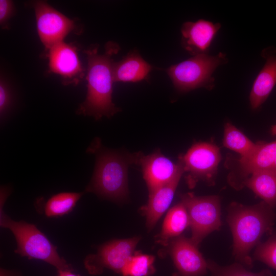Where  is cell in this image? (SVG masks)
<instances>
[{"label": "cell", "mask_w": 276, "mask_h": 276, "mask_svg": "<svg viewBox=\"0 0 276 276\" xmlns=\"http://www.w3.org/2000/svg\"><path fill=\"white\" fill-rule=\"evenodd\" d=\"M58 276H79L71 271V269L58 270Z\"/></svg>", "instance_id": "27"}, {"label": "cell", "mask_w": 276, "mask_h": 276, "mask_svg": "<svg viewBox=\"0 0 276 276\" xmlns=\"http://www.w3.org/2000/svg\"><path fill=\"white\" fill-rule=\"evenodd\" d=\"M270 131L272 135H276V124L271 127Z\"/></svg>", "instance_id": "29"}, {"label": "cell", "mask_w": 276, "mask_h": 276, "mask_svg": "<svg viewBox=\"0 0 276 276\" xmlns=\"http://www.w3.org/2000/svg\"><path fill=\"white\" fill-rule=\"evenodd\" d=\"M14 6L12 1L9 0L0 1V24L6 26L8 20L13 15Z\"/></svg>", "instance_id": "25"}, {"label": "cell", "mask_w": 276, "mask_h": 276, "mask_svg": "<svg viewBox=\"0 0 276 276\" xmlns=\"http://www.w3.org/2000/svg\"><path fill=\"white\" fill-rule=\"evenodd\" d=\"M185 173L183 166L169 182L160 187L149 195L147 204L143 210L146 219V225L151 229L169 207L180 178Z\"/></svg>", "instance_id": "16"}, {"label": "cell", "mask_w": 276, "mask_h": 276, "mask_svg": "<svg viewBox=\"0 0 276 276\" xmlns=\"http://www.w3.org/2000/svg\"><path fill=\"white\" fill-rule=\"evenodd\" d=\"M206 261L208 269L211 272V276H273L268 269L254 273L247 270L240 263L222 266L214 261L209 260Z\"/></svg>", "instance_id": "23"}, {"label": "cell", "mask_w": 276, "mask_h": 276, "mask_svg": "<svg viewBox=\"0 0 276 276\" xmlns=\"http://www.w3.org/2000/svg\"><path fill=\"white\" fill-rule=\"evenodd\" d=\"M169 252L181 276H204L207 273L205 260L190 238L179 236L171 241Z\"/></svg>", "instance_id": "12"}, {"label": "cell", "mask_w": 276, "mask_h": 276, "mask_svg": "<svg viewBox=\"0 0 276 276\" xmlns=\"http://www.w3.org/2000/svg\"><path fill=\"white\" fill-rule=\"evenodd\" d=\"M275 220L274 209L263 201L252 205L229 204L226 220L233 235V255L240 263L252 268L250 250L264 234L272 233Z\"/></svg>", "instance_id": "2"}, {"label": "cell", "mask_w": 276, "mask_h": 276, "mask_svg": "<svg viewBox=\"0 0 276 276\" xmlns=\"http://www.w3.org/2000/svg\"><path fill=\"white\" fill-rule=\"evenodd\" d=\"M99 45L92 44L84 53L87 59V91L85 100L80 104L77 113L100 120L103 117L110 118L121 111L112 101L114 82L112 57L120 48L116 42H109L105 52L100 54Z\"/></svg>", "instance_id": "1"}, {"label": "cell", "mask_w": 276, "mask_h": 276, "mask_svg": "<svg viewBox=\"0 0 276 276\" xmlns=\"http://www.w3.org/2000/svg\"><path fill=\"white\" fill-rule=\"evenodd\" d=\"M40 39L46 49L63 41L70 32L75 30V22L61 13L47 2L37 1L32 3Z\"/></svg>", "instance_id": "8"}, {"label": "cell", "mask_w": 276, "mask_h": 276, "mask_svg": "<svg viewBox=\"0 0 276 276\" xmlns=\"http://www.w3.org/2000/svg\"><path fill=\"white\" fill-rule=\"evenodd\" d=\"M227 61L226 55L221 52L215 55L200 54L171 65L166 72L175 88L180 92L202 87L211 90L215 86L213 73Z\"/></svg>", "instance_id": "5"}, {"label": "cell", "mask_w": 276, "mask_h": 276, "mask_svg": "<svg viewBox=\"0 0 276 276\" xmlns=\"http://www.w3.org/2000/svg\"><path fill=\"white\" fill-rule=\"evenodd\" d=\"M0 224L9 229L17 242L15 252L29 259L44 261L58 270L71 269L58 254L56 247L36 226L25 221H15L7 216L1 208Z\"/></svg>", "instance_id": "4"}, {"label": "cell", "mask_w": 276, "mask_h": 276, "mask_svg": "<svg viewBox=\"0 0 276 276\" xmlns=\"http://www.w3.org/2000/svg\"><path fill=\"white\" fill-rule=\"evenodd\" d=\"M185 172L186 181L190 188L199 181L213 185L221 159L219 148L216 145L200 142L193 144L183 155L179 156Z\"/></svg>", "instance_id": "7"}, {"label": "cell", "mask_w": 276, "mask_h": 276, "mask_svg": "<svg viewBox=\"0 0 276 276\" xmlns=\"http://www.w3.org/2000/svg\"><path fill=\"white\" fill-rule=\"evenodd\" d=\"M83 193L62 192L53 195L44 205V213L49 217L62 216L71 212Z\"/></svg>", "instance_id": "21"}, {"label": "cell", "mask_w": 276, "mask_h": 276, "mask_svg": "<svg viewBox=\"0 0 276 276\" xmlns=\"http://www.w3.org/2000/svg\"><path fill=\"white\" fill-rule=\"evenodd\" d=\"M140 154L99 150L94 175L87 191L113 200L125 198L128 194V167L133 164H137Z\"/></svg>", "instance_id": "3"}, {"label": "cell", "mask_w": 276, "mask_h": 276, "mask_svg": "<svg viewBox=\"0 0 276 276\" xmlns=\"http://www.w3.org/2000/svg\"><path fill=\"white\" fill-rule=\"evenodd\" d=\"M137 164L141 167L149 195L171 181L183 167L180 157L175 163L159 150L147 155L140 153Z\"/></svg>", "instance_id": "11"}, {"label": "cell", "mask_w": 276, "mask_h": 276, "mask_svg": "<svg viewBox=\"0 0 276 276\" xmlns=\"http://www.w3.org/2000/svg\"><path fill=\"white\" fill-rule=\"evenodd\" d=\"M254 259L276 270V233H272L264 242H260L254 252Z\"/></svg>", "instance_id": "24"}, {"label": "cell", "mask_w": 276, "mask_h": 276, "mask_svg": "<svg viewBox=\"0 0 276 276\" xmlns=\"http://www.w3.org/2000/svg\"><path fill=\"white\" fill-rule=\"evenodd\" d=\"M140 240L139 237L114 240L102 245L96 255L85 260V266L92 274L100 273L103 268H108L121 273Z\"/></svg>", "instance_id": "9"}, {"label": "cell", "mask_w": 276, "mask_h": 276, "mask_svg": "<svg viewBox=\"0 0 276 276\" xmlns=\"http://www.w3.org/2000/svg\"><path fill=\"white\" fill-rule=\"evenodd\" d=\"M180 199L189 217L190 239L198 246L205 237L219 230L222 225L220 198L217 195L197 196L187 193L181 194Z\"/></svg>", "instance_id": "6"}, {"label": "cell", "mask_w": 276, "mask_h": 276, "mask_svg": "<svg viewBox=\"0 0 276 276\" xmlns=\"http://www.w3.org/2000/svg\"><path fill=\"white\" fill-rule=\"evenodd\" d=\"M261 55L265 63L255 79L249 97L253 110L263 104L276 84V49L268 47L262 51Z\"/></svg>", "instance_id": "15"}, {"label": "cell", "mask_w": 276, "mask_h": 276, "mask_svg": "<svg viewBox=\"0 0 276 276\" xmlns=\"http://www.w3.org/2000/svg\"><path fill=\"white\" fill-rule=\"evenodd\" d=\"M10 93L6 83L1 79L0 82V112L1 116L6 111L10 103Z\"/></svg>", "instance_id": "26"}, {"label": "cell", "mask_w": 276, "mask_h": 276, "mask_svg": "<svg viewBox=\"0 0 276 276\" xmlns=\"http://www.w3.org/2000/svg\"><path fill=\"white\" fill-rule=\"evenodd\" d=\"M223 145L239 153L240 157L249 154L257 144L250 141L243 132L229 122L224 125Z\"/></svg>", "instance_id": "20"}, {"label": "cell", "mask_w": 276, "mask_h": 276, "mask_svg": "<svg viewBox=\"0 0 276 276\" xmlns=\"http://www.w3.org/2000/svg\"><path fill=\"white\" fill-rule=\"evenodd\" d=\"M1 276H19L17 273L4 269L1 270Z\"/></svg>", "instance_id": "28"}, {"label": "cell", "mask_w": 276, "mask_h": 276, "mask_svg": "<svg viewBox=\"0 0 276 276\" xmlns=\"http://www.w3.org/2000/svg\"><path fill=\"white\" fill-rule=\"evenodd\" d=\"M271 169H276V158Z\"/></svg>", "instance_id": "30"}, {"label": "cell", "mask_w": 276, "mask_h": 276, "mask_svg": "<svg viewBox=\"0 0 276 276\" xmlns=\"http://www.w3.org/2000/svg\"><path fill=\"white\" fill-rule=\"evenodd\" d=\"M255 149L248 155L234 159L233 168L228 177L229 183L237 190L252 174L270 169L276 158V141L258 142Z\"/></svg>", "instance_id": "10"}, {"label": "cell", "mask_w": 276, "mask_h": 276, "mask_svg": "<svg viewBox=\"0 0 276 276\" xmlns=\"http://www.w3.org/2000/svg\"><path fill=\"white\" fill-rule=\"evenodd\" d=\"M189 225L188 213L180 201L168 211L159 235V241L167 244L171 239L179 236Z\"/></svg>", "instance_id": "19"}, {"label": "cell", "mask_w": 276, "mask_h": 276, "mask_svg": "<svg viewBox=\"0 0 276 276\" xmlns=\"http://www.w3.org/2000/svg\"><path fill=\"white\" fill-rule=\"evenodd\" d=\"M49 67L61 76L64 84H77L83 78L84 70L75 47L63 41L49 49Z\"/></svg>", "instance_id": "13"}, {"label": "cell", "mask_w": 276, "mask_h": 276, "mask_svg": "<svg viewBox=\"0 0 276 276\" xmlns=\"http://www.w3.org/2000/svg\"><path fill=\"white\" fill-rule=\"evenodd\" d=\"M153 67L138 51H131L120 61L114 62V82H135L146 79Z\"/></svg>", "instance_id": "17"}, {"label": "cell", "mask_w": 276, "mask_h": 276, "mask_svg": "<svg viewBox=\"0 0 276 276\" xmlns=\"http://www.w3.org/2000/svg\"><path fill=\"white\" fill-rule=\"evenodd\" d=\"M220 28V23H213L203 19L195 22H185L181 28V46L193 56L208 54Z\"/></svg>", "instance_id": "14"}, {"label": "cell", "mask_w": 276, "mask_h": 276, "mask_svg": "<svg viewBox=\"0 0 276 276\" xmlns=\"http://www.w3.org/2000/svg\"><path fill=\"white\" fill-rule=\"evenodd\" d=\"M154 257L143 254L133 255L122 270L123 276H147L154 271Z\"/></svg>", "instance_id": "22"}, {"label": "cell", "mask_w": 276, "mask_h": 276, "mask_svg": "<svg viewBox=\"0 0 276 276\" xmlns=\"http://www.w3.org/2000/svg\"><path fill=\"white\" fill-rule=\"evenodd\" d=\"M252 190L266 203L276 208V169H268L257 172L242 183Z\"/></svg>", "instance_id": "18"}]
</instances>
